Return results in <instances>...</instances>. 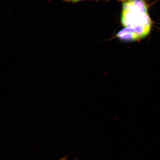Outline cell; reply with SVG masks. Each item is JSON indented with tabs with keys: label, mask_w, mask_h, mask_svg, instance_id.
I'll use <instances>...</instances> for the list:
<instances>
[{
	"label": "cell",
	"mask_w": 160,
	"mask_h": 160,
	"mask_svg": "<svg viewBox=\"0 0 160 160\" xmlns=\"http://www.w3.org/2000/svg\"><path fill=\"white\" fill-rule=\"evenodd\" d=\"M121 21L124 28L116 36L121 41H139L151 32L152 22L143 0H128L124 3Z\"/></svg>",
	"instance_id": "cell-1"
},
{
	"label": "cell",
	"mask_w": 160,
	"mask_h": 160,
	"mask_svg": "<svg viewBox=\"0 0 160 160\" xmlns=\"http://www.w3.org/2000/svg\"><path fill=\"white\" fill-rule=\"evenodd\" d=\"M63 1L65 2H68L76 3L78 2L79 1H87V0H63Z\"/></svg>",
	"instance_id": "cell-2"
},
{
	"label": "cell",
	"mask_w": 160,
	"mask_h": 160,
	"mask_svg": "<svg viewBox=\"0 0 160 160\" xmlns=\"http://www.w3.org/2000/svg\"><path fill=\"white\" fill-rule=\"evenodd\" d=\"M118 1H127L128 0H118Z\"/></svg>",
	"instance_id": "cell-3"
},
{
	"label": "cell",
	"mask_w": 160,
	"mask_h": 160,
	"mask_svg": "<svg viewBox=\"0 0 160 160\" xmlns=\"http://www.w3.org/2000/svg\"><path fill=\"white\" fill-rule=\"evenodd\" d=\"M74 160H78V159H76Z\"/></svg>",
	"instance_id": "cell-4"
}]
</instances>
